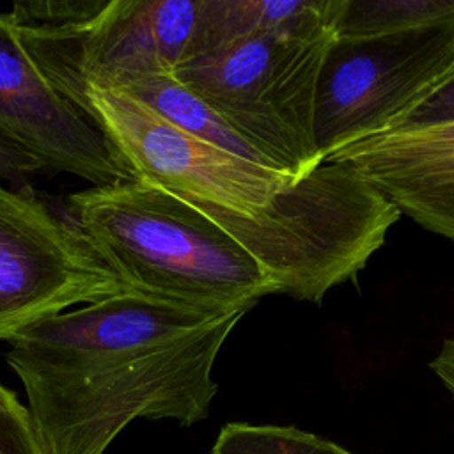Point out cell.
<instances>
[{
	"label": "cell",
	"instance_id": "1",
	"mask_svg": "<svg viewBox=\"0 0 454 454\" xmlns=\"http://www.w3.org/2000/svg\"><path fill=\"white\" fill-rule=\"evenodd\" d=\"M247 312L126 291L21 330L5 362L48 454H105L135 419H207L215 360Z\"/></svg>",
	"mask_w": 454,
	"mask_h": 454
},
{
	"label": "cell",
	"instance_id": "2",
	"mask_svg": "<svg viewBox=\"0 0 454 454\" xmlns=\"http://www.w3.org/2000/svg\"><path fill=\"white\" fill-rule=\"evenodd\" d=\"M73 223L138 293L222 312L250 310L275 282L207 215L138 179L67 195Z\"/></svg>",
	"mask_w": 454,
	"mask_h": 454
},
{
	"label": "cell",
	"instance_id": "3",
	"mask_svg": "<svg viewBox=\"0 0 454 454\" xmlns=\"http://www.w3.org/2000/svg\"><path fill=\"white\" fill-rule=\"evenodd\" d=\"M275 282L278 294L321 303L356 280L380 250L399 207L346 161H321L254 216L209 211Z\"/></svg>",
	"mask_w": 454,
	"mask_h": 454
},
{
	"label": "cell",
	"instance_id": "4",
	"mask_svg": "<svg viewBox=\"0 0 454 454\" xmlns=\"http://www.w3.org/2000/svg\"><path fill=\"white\" fill-rule=\"evenodd\" d=\"M333 27L268 30L179 64L172 76L275 170L301 177L323 160L316 90Z\"/></svg>",
	"mask_w": 454,
	"mask_h": 454
},
{
	"label": "cell",
	"instance_id": "5",
	"mask_svg": "<svg viewBox=\"0 0 454 454\" xmlns=\"http://www.w3.org/2000/svg\"><path fill=\"white\" fill-rule=\"evenodd\" d=\"M57 92L103 133L133 179L202 213L254 216L298 179L192 137L121 89L73 83Z\"/></svg>",
	"mask_w": 454,
	"mask_h": 454
},
{
	"label": "cell",
	"instance_id": "6",
	"mask_svg": "<svg viewBox=\"0 0 454 454\" xmlns=\"http://www.w3.org/2000/svg\"><path fill=\"white\" fill-rule=\"evenodd\" d=\"M452 67L454 18L376 37H335L316 90L321 160L395 128L442 87Z\"/></svg>",
	"mask_w": 454,
	"mask_h": 454
},
{
	"label": "cell",
	"instance_id": "7",
	"mask_svg": "<svg viewBox=\"0 0 454 454\" xmlns=\"http://www.w3.org/2000/svg\"><path fill=\"white\" fill-rule=\"evenodd\" d=\"M129 289L71 218L57 215L30 186L0 183V340Z\"/></svg>",
	"mask_w": 454,
	"mask_h": 454
},
{
	"label": "cell",
	"instance_id": "8",
	"mask_svg": "<svg viewBox=\"0 0 454 454\" xmlns=\"http://www.w3.org/2000/svg\"><path fill=\"white\" fill-rule=\"evenodd\" d=\"M200 0H108L90 18L14 27L53 85L103 83L129 74H172L188 57Z\"/></svg>",
	"mask_w": 454,
	"mask_h": 454
},
{
	"label": "cell",
	"instance_id": "9",
	"mask_svg": "<svg viewBox=\"0 0 454 454\" xmlns=\"http://www.w3.org/2000/svg\"><path fill=\"white\" fill-rule=\"evenodd\" d=\"M0 140L92 186L133 179L103 133L43 76L0 12Z\"/></svg>",
	"mask_w": 454,
	"mask_h": 454
},
{
	"label": "cell",
	"instance_id": "10",
	"mask_svg": "<svg viewBox=\"0 0 454 454\" xmlns=\"http://www.w3.org/2000/svg\"><path fill=\"white\" fill-rule=\"evenodd\" d=\"M340 7L342 0H200L186 60L257 32L335 28Z\"/></svg>",
	"mask_w": 454,
	"mask_h": 454
},
{
	"label": "cell",
	"instance_id": "11",
	"mask_svg": "<svg viewBox=\"0 0 454 454\" xmlns=\"http://www.w3.org/2000/svg\"><path fill=\"white\" fill-rule=\"evenodd\" d=\"M87 85L121 89L137 98L138 101H142L144 105H147L149 108H153L156 114H160L174 126L190 133L192 137L213 144L252 163L273 168L255 149H252L239 135H236L222 121L220 115H216L202 99L190 92L172 74H129L103 83Z\"/></svg>",
	"mask_w": 454,
	"mask_h": 454
},
{
	"label": "cell",
	"instance_id": "12",
	"mask_svg": "<svg viewBox=\"0 0 454 454\" xmlns=\"http://www.w3.org/2000/svg\"><path fill=\"white\" fill-rule=\"evenodd\" d=\"M328 160L346 161L367 179L443 165L454 161V121L385 131L342 147Z\"/></svg>",
	"mask_w": 454,
	"mask_h": 454
},
{
	"label": "cell",
	"instance_id": "13",
	"mask_svg": "<svg viewBox=\"0 0 454 454\" xmlns=\"http://www.w3.org/2000/svg\"><path fill=\"white\" fill-rule=\"evenodd\" d=\"M401 211L426 231L454 239V161L369 177Z\"/></svg>",
	"mask_w": 454,
	"mask_h": 454
},
{
	"label": "cell",
	"instance_id": "14",
	"mask_svg": "<svg viewBox=\"0 0 454 454\" xmlns=\"http://www.w3.org/2000/svg\"><path fill=\"white\" fill-rule=\"evenodd\" d=\"M454 18V0H342L335 37L360 39L406 32Z\"/></svg>",
	"mask_w": 454,
	"mask_h": 454
},
{
	"label": "cell",
	"instance_id": "15",
	"mask_svg": "<svg viewBox=\"0 0 454 454\" xmlns=\"http://www.w3.org/2000/svg\"><path fill=\"white\" fill-rule=\"evenodd\" d=\"M209 454H351L339 443L296 426L227 422Z\"/></svg>",
	"mask_w": 454,
	"mask_h": 454
},
{
	"label": "cell",
	"instance_id": "16",
	"mask_svg": "<svg viewBox=\"0 0 454 454\" xmlns=\"http://www.w3.org/2000/svg\"><path fill=\"white\" fill-rule=\"evenodd\" d=\"M0 454H48L18 394L0 383Z\"/></svg>",
	"mask_w": 454,
	"mask_h": 454
},
{
	"label": "cell",
	"instance_id": "17",
	"mask_svg": "<svg viewBox=\"0 0 454 454\" xmlns=\"http://www.w3.org/2000/svg\"><path fill=\"white\" fill-rule=\"evenodd\" d=\"M103 5L105 0H27L4 14L16 27H53L87 20Z\"/></svg>",
	"mask_w": 454,
	"mask_h": 454
},
{
	"label": "cell",
	"instance_id": "18",
	"mask_svg": "<svg viewBox=\"0 0 454 454\" xmlns=\"http://www.w3.org/2000/svg\"><path fill=\"white\" fill-rule=\"evenodd\" d=\"M449 121H454V67L447 76V80L442 83V87L434 90L429 98H426L392 129L424 128V126H434Z\"/></svg>",
	"mask_w": 454,
	"mask_h": 454
},
{
	"label": "cell",
	"instance_id": "19",
	"mask_svg": "<svg viewBox=\"0 0 454 454\" xmlns=\"http://www.w3.org/2000/svg\"><path fill=\"white\" fill-rule=\"evenodd\" d=\"M37 170H43V165L34 156L5 140H0V179L18 181Z\"/></svg>",
	"mask_w": 454,
	"mask_h": 454
},
{
	"label": "cell",
	"instance_id": "20",
	"mask_svg": "<svg viewBox=\"0 0 454 454\" xmlns=\"http://www.w3.org/2000/svg\"><path fill=\"white\" fill-rule=\"evenodd\" d=\"M429 367L454 397V337L442 342V348L429 362Z\"/></svg>",
	"mask_w": 454,
	"mask_h": 454
}]
</instances>
